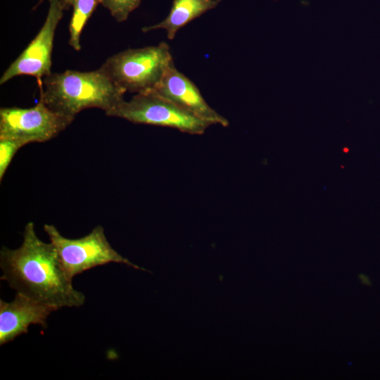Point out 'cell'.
<instances>
[{
    "label": "cell",
    "mask_w": 380,
    "mask_h": 380,
    "mask_svg": "<svg viewBox=\"0 0 380 380\" xmlns=\"http://www.w3.org/2000/svg\"><path fill=\"white\" fill-rule=\"evenodd\" d=\"M0 267L1 280L39 303L58 309L80 307L84 303L85 296L74 289L55 246L37 236L32 222L25 225L19 248L2 247Z\"/></svg>",
    "instance_id": "1"
},
{
    "label": "cell",
    "mask_w": 380,
    "mask_h": 380,
    "mask_svg": "<svg viewBox=\"0 0 380 380\" xmlns=\"http://www.w3.org/2000/svg\"><path fill=\"white\" fill-rule=\"evenodd\" d=\"M38 85L40 99L47 106L72 118L91 108L106 114L124 100L125 93L100 68L89 72H51Z\"/></svg>",
    "instance_id": "2"
},
{
    "label": "cell",
    "mask_w": 380,
    "mask_h": 380,
    "mask_svg": "<svg viewBox=\"0 0 380 380\" xmlns=\"http://www.w3.org/2000/svg\"><path fill=\"white\" fill-rule=\"evenodd\" d=\"M174 63L170 46L127 49L108 58L100 68L125 92L155 91Z\"/></svg>",
    "instance_id": "3"
},
{
    "label": "cell",
    "mask_w": 380,
    "mask_h": 380,
    "mask_svg": "<svg viewBox=\"0 0 380 380\" xmlns=\"http://www.w3.org/2000/svg\"><path fill=\"white\" fill-rule=\"evenodd\" d=\"M44 229L55 246L68 276L72 279L91 268L110 262L122 263L150 272L117 252L108 242L101 225L96 226L87 235L75 239L63 236L52 224H44Z\"/></svg>",
    "instance_id": "4"
},
{
    "label": "cell",
    "mask_w": 380,
    "mask_h": 380,
    "mask_svg": "<svg viewBox=\"0 0 380 380\" xmlns=\"http://www.w3.org/2000/svg\"><path fill=\"white\" fill-rule=\"evenodd\" d=\"M106 115L136 124L170 127L193 135L204 134L212 125L155 91L137 94L129 101L124 99Z\"/></svg>",
    "instance_id": "5"
},
{
    "label": "cell",
    "mask_w": 380,
    "mask_h": 380,
    "mask_svg": "<svg viewBox=\"0 0 380 380\" xmlns=\"http://www.w3.org/2000/svg\"><path fill=\"white\" fill-rule=\"evenodd\" d=\"M74 118L58 113L39 99L33 107L0 109V138L16 140L24 146L47 141L60 134Z\"/></svg>",
    "instance_id": "6"
},
{
    "label": "cell",
    "mask_w": 380,
    "mask_h": 380,
    "mask_svg": "<svg viewBox=\"0 0 380 380\" xmlns=\"http://www.w3.org/2000/svg\"><path fill=\"white\" fill-rule=\"evenodd\" d=\"M45 21L35 37L2 74L0 84L20 75H30L38 84L51 72V55L54 35L65 10L58 0H49Z\"/></svg>",
    "instance_id": "7"
},
{
    "label": "cell",
    "mask_w": 380,
    "mask_h": 380,
    "mask_svg": "<svg viewBox=\"0 0 380 380\" xmlns=\"http://www.w3.org/2000/svg\"><path fill=\"white\" fill-rule=\"evenodd\" d=\"M155 91L212 125H229L225 117L208 105L197 86L179 71L175 63L169 68Z\"/></svg>",
    "instance_id": "8"
},
{
    "label": "cell",
    "mask_w": 380,
    "mask_h": 380,
    "mask_svg": "<svg viewBox=\"0 0 380 380\" xmlns=\"http://www.w3.org/2000/svg\"><path fill=\"white\" fill-rule=\"evenodd\" d=\"M58 310L18 292L11 302L7 303L1 299L0 345L3 346L27 333L31 324H39L46 328L47 317Z\"/></svg>",
    "instance_id": "9"
},
{
    "label": "cell",
    "mask_w": 380,
    "mask_h": 380,
    "mask_svg": "<svg viewBox=\"0 0 380 380\" xmlns=\"http://www.w3.org/2000/svg\"><path fill=\"white\" fill-rule=\"evenodd\" d=\"M221 0H174L167 16L160 23L144 27V32L164 30L168 39H175L179 30L203 13L216 8Z\"/></svg>",
    "instance_id": "10"
},
{
    "label": "cell",
    "mask_w": 380,
    "mask_h": 380,
    "mask_svg": "<svg viewBox=\"0 0 380 380\" xmlns=\"http://www.w3.org/2000/svg\"><path fill=\"white\" fill-rule=\"evenodd\" d=\"M101 0H74L69 25V44L76 51L81 49L80 37L87 22Z\"/></svg>",
    "instance_id": "11"
},
{
    "label": "cell",
    "mask_w": 380,
    "mask_h": 380,
    "mask_svg": "<svg viewBox=\"0 0 380 380\" xmlns=\"http://www.w3.org/2000/svg\"><path fill=\"white\" fill-rule=\"evenodd\" d=\"M141 1V0H101V4L109 11L116 21L121 23L128 18Z\"/></svg>",
    "instance_id": "12"
},
{
    "label": "cell",
    "mask_w": 380,
    "mask_h": 380,
    "mask_svg": "<svg viewBox=\"0 0 380 380\" xmlns=\"http://www.w3.org/2000/svg\"><path fill=\"white\" fill-rule=\"evenodd\" d=\"M24 145L14 139L0 138V181L9 167L17 151Z\"/></svg>",
    "instance_id": "13"
},
{
    "label": "cell",
    "mask_w": 380,
    "mask_h": 380,
    "mask_svg": "<svg viewBox=\"0 0 380 380\" xmlns=\"http://www.w3.org/2000/svg\"><path fill=\"white\" fill-rule=\"evenodd\" d=\"M44 0H39V4L42 3ZM59 1L62 5L63 6L65 10L69 8L70 6H72V2L74 0H58Z\"/></svg>",
    "instance_id": "14"
},
{
    "label": "cell",
    "mask_w": 380,
    "mask_h": 380,
    "mask_svg": "<svg viewBox=\"0 0 380 380\" xmlns=\"http://www.w3.org/2000/svg\"><path fill=\"white\" fill-rule=\"evenodd\" d=\"M358 277L363 284L367 285V286L372 285V283L367 275L363 274H360Z\"/></svg>",
    "instance_id": "15"
}]
</instances>
